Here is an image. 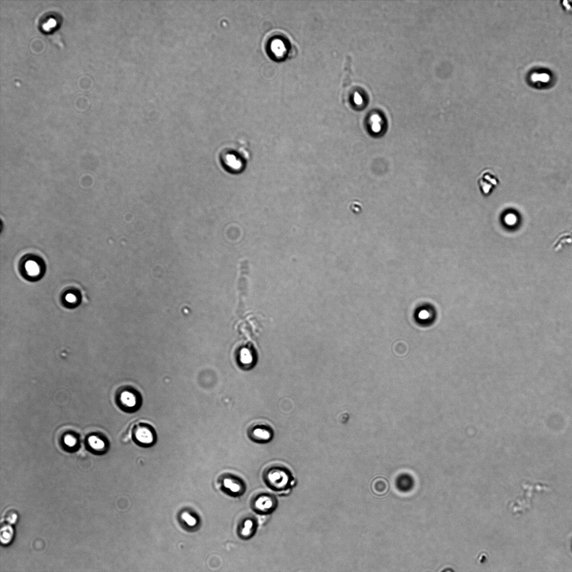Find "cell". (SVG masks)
<instances>
[{
  "label": "cell",
  "instance_id": "cell-1",
  "mask_svg": "<svg viewBox=\"0 0 572 572\" xmlns=\"http://www.w3.org/2000/svg\"><path fill=\"white\" fill-rule=\"evenodd\" d=\"M289 469L280 463H272L264 469V482L269 488L277 492H284L291 488L293 480Z\"/></svg>",
  "mask_w": 572,
  "mask_h": 572
},
{
  "label": "cell",
  "instance_id": "cell-2",
  "mask_svg": "<svg viewBox=\"0 0 572 572\" xmlns=\"http://www.w3.org/2000/svg\"><path fill=\"white\" fill-rule=\"evenodd\" d=\"M266 44L268 53L273 58H285L291 53V42L282 33H272L268 37Z\"/></svg>",
  "mask_w": 572,
  "mask_h": 572
},
{
  "label": "cell",
  "instance_id": "cell-3",
  "mask_svg": "<svg viewBox=\"0 0 572 572\" xmlns=\"http://www.w3.org/2000/svg\"><path fill=\"white\" fill-rule=\"evenodd\" d=\"M249 263L243 260L240 264V276L238 281V315L242 316L245 313L246 301L249 291Z\"/></svg>",
  "mask_w": 572,
  "mask_h": 572
},
{
  "label": "cell",
  "instance_id": "cell-4",
  "mask_svg": "<svg viewBox=\"0 0 572 572\" xmlns=\"http://www.w3.org/2000/svg\"><path fill=\"white\" fill-rule=\"evenodd\" d=\"M247 434L251 441L257 443L270 442L273 437V430L268 422L254 421L247 426Z\"/></svg>",
  "mask_w": 572,
  "mask_h": 572
},
{
  "label": "cell",
  "instance_id": "cell-5",
  "mask_svg": "<svg viewBox=\"0 0 572 572\" xmlns=\"http://www.w3.org/2000/svg\"><path fill=\"white\" fill-rule=\"evenodd\" d=\"M478 187L484 197H489L500 185V179L493 170L486 168L482 170L477 179Z\"/></svg>",
  "mask_w": 572,
  "mask_h": 572
},
{
  "label": "cell",
  "instance_id": "cell-6",
  "mask_svg": "<svg viewBox=\"0 0 572 572\" xmlns=\"http://www.w3.org/2000/svg\"><path fill=\"white\" fill-rule=\"evenodd\" d=\"M133 437L135 443L144 447H151L156 441V434L153 427L142 422L134 426Z\"/></svg>",
  "mask_w": 572,
  "mask_h": 572
},
{
  "label": "cell",
  "instance_id": "cell-7",
  "mask_svg": "<svg viewBox=\"0 0 572 572\" xmlns=\"http://www.w3.org/2000/svg\"><path fill=\"white\" fill-rule=\"evenodd\" d=\"M251 505L258 514H270L276 507L277 501L273 495L267 492H260L255 494L251 499Z\"/></svg>",
  "mask_w": 572,
  "mask_h": 572
},
{
  "label": "cell",
  "instance_id": "cell-8",
  "mask_svg": "<svg viewBox=\"0 0 572 572\" xmlns=\"http://www.w3.org/2000/svg\"><path fill=\"white\" fill-rule=\"evenodd\" d=\"M119 401L122 407L129 411L136 410L142 403V398L139 393L133 389L122 391L119 397Z\"/></svg>",
  "mask_w": 572,
  "mask_h": 572
},
{
  "label": "cell",
  "instance_id": "cell-9",
  "mask_svg": "<svg viewBox=\"0 0 572 572\" xmlns=\"http://www.w3.org/2000/svg\"><path fill=\"white\" fill-rule=\"evenodd\" d=\"M255 353L249 349H243L238 357V364L242 368L248 369L256 364Z\"/></svg>",
  "mask_w": 572,
  "mask_h": 572
},
{
  "label": "cell",
  "instance_id": "cell-10",
  "mask_svg": "<svg viewBox=\"0 0 572 572\" xmlns=\"http://www.w3.org/2000/svg\"><path fill=\"white\" fill-rule=\"evenodd\" d=\"M371 490L375 495L378 496H383L386 494L390 490L389 482L385 477H375L370 485Z\"/></svg>",
  "mask_w": 572,
  "mask_h": 572
},
{
  "label": "cell",
  "instance_id": "cell-11",
  "mask_svg": "<svg viewBox=\"0 0 572 572\" xmlns=\"http://www.w3.org/2000/svg\"><path fill=\"white\" fill-rule=\"evenodd\" d=\"M255 531V523L252 519H247L244 523L242 534L244 536H250Z\"/></svg>",
  "mask_w": 572,
  "mask_h": 572
},
{
  "label": "cell",
  "instance_id": "cell-12",
  "mask_svg": "<svg viewBox=\"0 0 572 572\" xmlns=\"http://www.w3.org/2000/svg\"><path fill=\"white\" fill-rule=\"evenodd\" d=\"M25 270H26L28 274L31 276H36L39 275L40 272V268L38 264L33 260H29L25 264Z\"/></svg>",
  "mask_w": 572,
  "mask_h": 572
},
{
  "label": "cell",
  "instance_id": "cell-13",
  "mask_svg": "<svg viewBox=\"0 0 572 572\" xmlns=\"http://www.w3.org/2000/svg\"><path fill=\"white\" fill-rule=\"evenodd\" d=\"M224 484L225 488L229 489L233 493H238L243 490L241 484L236 483L231 479H225Z\"/></svg>",
  "mask_w": 572,
  "mask_h": 572
},
{
  "label": "cell",
  "instance_id": "cell-14",
  "mask_svg": "<svg viewBox=\"0 0 572 572\" xmlns=\"http://www.w3.org/2000/svg\"><path fill=\"white\" fill-rule=\"evenodd\" d=\"M88 442L89 445L95 450L102 449L105 447L104 442L95 436H92L89 438Z\"/></svg>",
  "mask_w": 572,
  "mask_h": 572
},
{
  "label": "cell",
  "instance_id": "cell-15",
  "mask_svg": "<svg viewBox=\"0 0 572 572\" xmlns=\"http://www.w3.org/2000/svg\"><path fill=\"white\" fill-rule=\"evenodd\" d=\"M182 518L185 521L186 523L190 527H194L196 524V520L191 515L188 514L187 512H185L182 515Z\"/></svg>",
  "mask_w": 572,
  "mask_h": 572
},
{
  "label": "cell",
  "instance_id": "cell-16",
  "mask_svg": "<svg viewBox=\"0 0 572 572\" xmlns=\"http://www.w3.org/2000/svg\"><path fill=\"white\" fill-rule=\"evenodd\" d=\"M532 79L534 81H540V82H546L549 80V76L547 74H535L532 76Z\"/></svg>",
  "mask_w": 572,
  "mask_h": 572
},
{
  "label": "cell",
  "instance_id": "cell-17",
  "mask_svg": "<svg viewBox=\"0 0 572 572\" xmlns=\"http://www.w3.org/2000/svg\"><path fill=\"white\" fill-rule=\"evenodd\" d=\"M65 442L67 446L72 447L76 445V440L74 437L69 435L65 438Z\"/></svg>",
  "mask_w": 572,
  "mask_h": 572
},
{
  "label": "cell",
  "instance_id": "cell-18",
  "mask_svg": "<svg viewBox=\"0 0 572 572\" xmlns=\"http://www.w3.org/2000/svg\"><path fill=\"white\" fill-rule=\"evenodd\" d=\"M66 300L68 302L74 303L76 301V297L74 294L68 293L66 297Z\"/></svg>",
  "mask_w": 572,
  "mask_h": 572
}]
</instances>
